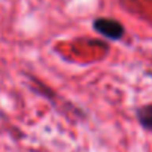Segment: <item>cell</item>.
Returning <instances> with one entry per match:
<instances>
[{
    "mask_svg": "<svg viewBox=\"0 0 152 152\" xmlns=\"http://www.w3.org/2000/svg\"><path fill=\"white\" fill-rule=\"evenodd\" d=\"M93 27L99 34H102L110 40H118L125 33L124 26L113 18H96L93 23Z\"/></svg>",
    "mask_w": 152,
    "mask_h": 152,
    "instance_id": "cell-1",
    "label": "cell"
},
{
    "mask_svg": "<svg viewBox=\"0 0 152 152\" xmlns=\"http://www.w3.org/2000/svg\"><path fill=\"white\" fill-rule=\"evenodd\" d=\"M137 119L143 128L152 130V104H146L137 109Z\"/></svg>",
    "mask_w": 152,
    "mask_h": 152,
    "instance_id": "cell-2",
    "label": "cell"
}]
</instances>
